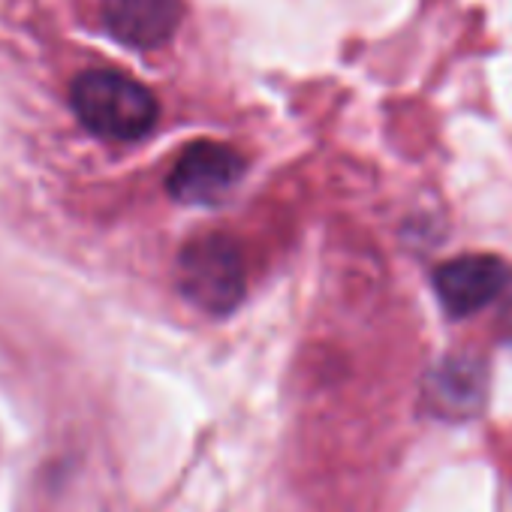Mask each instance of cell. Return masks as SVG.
I'll return each instance as SVG.
<instances>
[{
	"label": "cell",
	"instance_id": "cell-2",
	"mask_svg": "<svg viewBox=\"0 0 512 512\" xmlns=\"http://www.w3.org/2000/svg\"><path fill=\"white\" fill-rule=\"evenodd\" d=\"M178 287L196 308L229 314L244 299V263L238 244L220 232L193 238L178 256Z\"/></svg>",
	"mask_w": 512,
	"mask_h": 512
},
{
	"label": "cell",
	"instance_id": "cell-1",
	"mask_svg": "<svg viewBox=\"0 0 512 512\" xmlns=\"http://www.w3.org/2000/svg\"><path fill=\"white\" fill-rule=\"evenodd\" d=\"M76 118L97 136L112 142H133L154 130L160 106L157 97L136 79L115 70H85L70 88Z\"/></svg>",
	"mask_w": 512,
	"mask_h": 512
},
{
	"label": "cell",
	"instance_id": "cell-6",
	"mask_svg": "<svg viewBox=\"0 0 512 512\" xmlns=\"http://www.w3.org/2000/svg\"><path fill=\"white\" fill-rule=\"evenodd\" d=\"M503 323H506V329H509V335H512V305L506 308V314H503Z\"/></svg>",
	"mask_w": 512,
	"mask_h": 512
},
{
	"label": "cell",
	"instance_id": "cell-4",
	"mask_svg": "<svg viewBox=\"0 0 512 512\" xmlns=\"http://www.w3.org/2000/svg\"><path fill=\"white\" fill-rule=\"evenodd\" d=\"M244 160L235 148L217 142L190 145L169 172V193L187 205H208L223 199L241 178Z\"/></svg>",
	"mask_w": 512,
	"mask_h": 512
},
{
	"label": "cell",
	"instance_id": "cell-3",
	"mask_svg": "<svg viewBox=\"0 0 512 512\" xmlns=\"http://www.w3.org/2000/svg\"><path fill=\"white\" fill-rule=\"evenodd\" d=\"M512 281V269L494 253H464L437 266L434 293L443 311L455 320L491 305Z\"/></svg>",
	"mask_w": 512,
	"mask_h": 512
},
{
	"label": "cell",
	"instance_id": "cell-5",
	"mask_svg": "<svg viewBox=\"0 0 512 512\" xmlns=\"http://www.w3.org/2000/svg\"><path fill=\"white\" fill-rule=\"evenodd\" d=\"M184 19L181 0H103L109 34L133 49H154L172 40Z\"/></svg>",
	"mask_w": 512,
	"mask_h": 512
}]
</instances>
